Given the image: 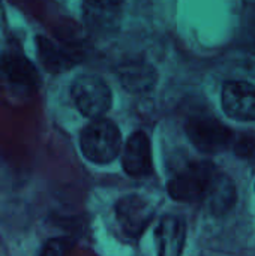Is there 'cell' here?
I'll return each mask as SVG.
<instances>
[{"instance_id": "cell-6", "label": "cell", "mask_w": 255, "mask_h": 256, "mask_svg": "<svg viewBox=\"0 0 255 256\" xmlns=\"http://www.w3.org/2000/svg\"><path fill=\"white\" fill-rule=\"evenodd\" d=\"M222 108L237 122L255 120V86L246 81H227L222 87Z\"/></svg>"}, {"instance_id": "cell-2", "label": "cell", "mask_w": 255, "mask_h": 256, "mask_svg": "<svg viewBox=\"0 0 255 256\" xmlns=\"http://www.w3.org/2000/svg\"><path fill=\"white\" fill-rule=\"evenodd\" d=\"M0 84L18 98L33 96L42 80L36 66L18 50L0 52Z\"/></svg>"}, {"instance_id": "cell-4", "label": "cell", "mask_w": 255, "mask_h": 256, "mask_svg": "<svg viewBox=\"0 0 255 256\" xmlns=\"http://www.w3.org/2000/svg\"><path fill=\"white\" fill-rule=\"evenodd\" d=\"M71 98L77 110L89 118L102 117L111 106V90L107 82L98 76L84 74L74 80L71 86Z\"/></svg>"}, {"instance_id": "cell-7", "label": "cell", "mask_w": 255, "mask_h": 256, "mask_svg": "<svg viewBox=\"0 0 255 256\" xmlns=\"http://www.w3.org/2000/svg\"><path fill=\"white\" fill-rule=\"evenodd\" d=\"M122 164L132 177H144L152 172V148L144 132H135L129 136L123 148Z\"/></svg>"}, {"instance_id": "cell-12", "label": "cell", "mask_w": 255, "mask_h": 256, "mask_svg": "<svg viewBox=\"0 0 255 256\" xmlns=\"http://www.w3.org/2000/svg\"><path fill=\"white\" fill-rule=\"evenodd\" d=\"M36 50H38V57L42 66L51 74H59L74 66V62L69 57V54L63 51L59 45H56L53 40H50L48 38L38 36Z\"/></svg>"}, {"instance_id": "cell-11", "label": "cell", "mask_w": 255, "mask_h": 256, "mask_svg": "<svg viewBox=\"0 0 255 256\" xmlns=\"http://www.w3.org/2000/svg\"><path fill=\"white\" fill-rule=\"evenodd\" d=\"M204 200L213 214L227 213L236 201V189L233 182L222 174H216Z\"/></svg>"}, {"instance_id": "cell-8", "label": "cell", "mask_w": 255, "mask_h": 256, "mask_svg": "<svg viewBox=\"0 0 255 256\" xmlns=\"http://www.w3.org/2000/svg\"><path fill=\"white\" fill-rule=\"evenodd\" d=\"M117 218L126 234L138 236L152 218V208L138 196H128L117 204Z\"/></svg>"}, {"instance_id": "cell-10", "label": "cell", "mask_w": 255, "mask_h": 256, "mask_svg": "<svg viewBox=\"0 0 255 256\" xmlns=\"http://www.w3.org/2000/svg\"><path fill=\"white\" fill-rule=\"evenodd\" d=\"M119 80L128 92L143 93L156 82V72L146 62H131L119 68Z\"/></svg>"}, {"instance_id": "cell-3", "label": "cell", "mask_w": 255, "mask_h": 256, "mask_svg": "<svg viewBox=\"0 0 255 256\" xmlns=\"http://www.w3.org/2000/svg\"><path fill=\"white\" fill-rule=\"evenodd\" d=\"M216 174L209 162H186L168 178V194L177 201L204 200Z\"/></svg>"}, {"instance_id": "cell-9", "label": "cell", "mask_w": 255, "mask_h": 256, "mask_svg": "<svg viewBox=\"0 0 255 256\" xmlns=\"http://www.w3.org/2000/svg\"><path fill=\"white\" fill-rule=\"evenodd\" d=\"M158 252L161 255H180L185 243V222L177 216H164L155 232Z\"/></svg>"}, {"instance_id": "cell-14", "label": "cell", "mask_w": 255, "mask_h": 256, "mask_svg": "<svg viewBox=\"0 0 255 256\" xmlns=\"http://www.w3.org/2000/svg\"><path fill=\"white\" fill-rule=\"evenodd\" d=\"M68 248L69 246L66 244L65 240L54 238V240H50V242H47L44 244L41 254H44V255H63V254L68 252Z\"/></svg>"}, {"instance_id": "cell-15", "label": "cell", "mask_w": 255, "mask_h": 256, "mask_svg": "<svg viewBox=\"0 0 255 256\" xmlns=\"http://www.w3.org/2000/svg\"><path fill=\"white\" fill-rule=\"evenodd\" d=\"M252 27H254V32H255V18H254V24H252Z\"/></svg>"}, {"instance_id": "cell-1", "label": "cell", "mask_w": 255, "mask_h": 256, "mask_svg": "<svg viewBox=\"0 0 255 256\" xmlns=\"http://www.w3.org/2000/svg\"><path fill=\"white\" fill-rule=\"evenodd\" d=\"M83 154L93 164H110L122 148V135L119 128L107 118H93L80 136Z\"/></svg>"}, {"instance_id": "cell-13", "label": "cell", "mask_w": 255, "mask_h": 256, "mask_svg": "<svg viewBox=\"0 0 255 256\" xmlns=\"http://www.w3.org/2000/svg\"><path fill=\"white\" fill-rule=\"evenodd\" d=\"M122 0H84V9L93 10H120Z\"/></svg>"}, {"instance_id": "cell-5", "label": "cell", "mask_w": 255, "mask_h": 256, "mask_svg": "<svg viewBox=\"0 0 255 256\" xmlns=\"http://www.w3.org/2000/svg\"><path fill=\"white\" fill-rule=\"evenodd\" d=\"M191 142L204 153L224 152L233 141V132L213 117H194L186 124Z\"/></svg>"}]
</instances>
